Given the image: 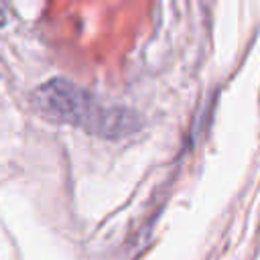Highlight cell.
<instances>
[{"label":"cell","mask_w":260,"mask_h":260,"mask_svg":"<svg viewBox=\"0 0 260 260\" xmlns=\"http://www.w3.org/2000/svg\"><path fill=\"white\" fill-rule=\"evenodd\" d=\"M37 112L53 122L77 126L102 138H122L140 128L136 112L110 106L67 79H49L30 95Z\"/></svg>","instance_id":"6da1fadb"}]
</instances>
